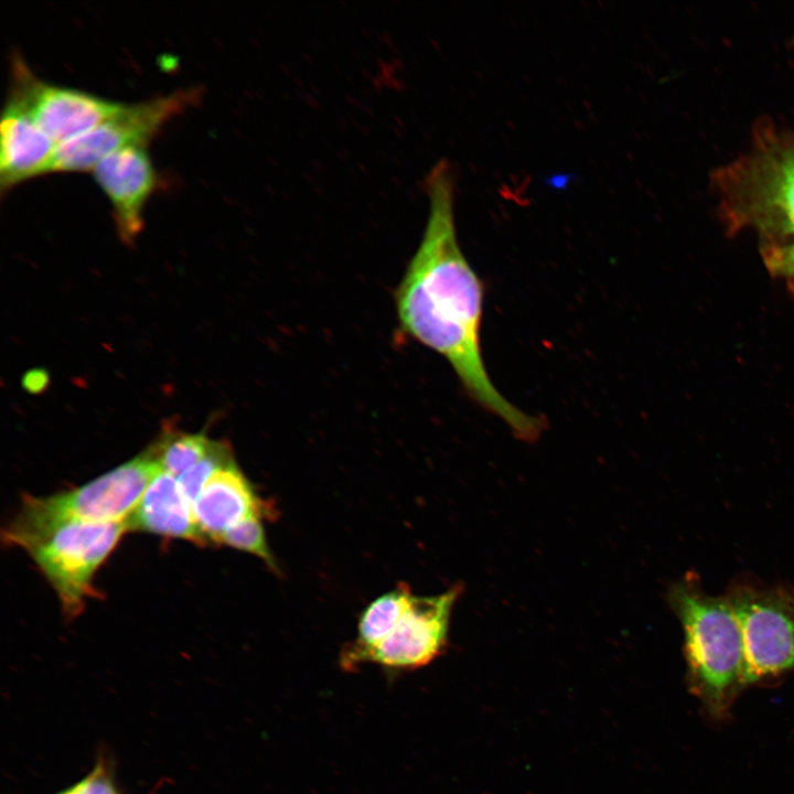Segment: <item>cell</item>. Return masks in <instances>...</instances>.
Segmentation results:
<instances>
[{"instance_id":"cell-19","label":"cell","mask_w":794,"mask_h":794,"mask_svg":"<svg viewBox=\"0 0 794 794\" xmlns=\"http://www.w3.org/2000/svg\"><path fill=\"white\" fill-rule=\"evenodd\" d=\"M768 259L769 264L776 269L794 275V243L788 246L773 248L769 251Z\"/></svg>"},{"instance_id":"cell-6","label":"cell","mask_w":794,"mask_h":794,"mask_svg":"<svg viewBox=\"0 0 794 794\" xmlns=\"http://www.w3.org/2000/svg\"><path fill=\"white\" fill-rule=\"evenodd\" d=\"M726 597L742 632L745 684L794 672V590L738 582Z\"/></svg>"},{"instance_id":"cell-17","label":"cell","mask_w":794,"mask_h":794,"mask_svg":"<svg viewBox=\"0 0 794 794\" xmlns=\"http://www.w3.org/2000/svg\"><path fill=\"white\" fill-rule=\"evenodd\" d=\"M234 460L229 443L215 440L211 450L198 462L176 478L183 494L191 505H193L210 478Z\"/></svg>"},{"instance_id":"cell-18","label":"cell","mask_w":794,"mask_h":794,"mask_svg":"<svg viewBox=\"0 0 794 794\" xmlns=\"http://www.w3.org/2000/svg\"><path fill=\"white\" fill-rule=\"evenodd\" d=\"M57 794H120L112 763L100 754L85 777Z\"/></svg>"},{"instance_id":"cell-1","label":"cell","mask_w":794,"mask_h":794,"mask_svg":"<svg viewBox=\"0 0 794 794\" xmlns=\"http://www.w3.org/2000/svg\"><path fill=\"white\" fill-rule=\"evenodd\" d=\"M429 216L417 250L394 291L399 331L441 355L466 395L533 441L545 421L508 401L492 383L481 347L484 286L465 258L454 223V183L446 160L426 180Z\"/></svg>"},{"instance_id":"cell-7","label":"cell","mask_w":794,"mask_h":794,"mask_svg":"<svg viewBox=\"0 0 794 794\" xmlns=\"http://www.w3.org/2000/svg\"><path fill=\"white\" fill-rule=\"evenodd\" d=\"M202 96L197 87L175 89L150 99L124 104L112 116L90 130L60 143L50 172L87 171L107 154L130 146H148L163 126Z\"/></svg>"},{"instance_id":"cell-15","label":"cell","mask_w":794,"mask_h":794,"mask_svg":"<svg viewBox=\"0 0 794 794\" xmlns=\"http://www.w3.org/2000/svg\"><path fill=\"white\" fill-rule=\"evenodd\" d=\"M214 441L203 432H184L168 425L148 449L162 471L179 478L211 450Z\"/></svg>"},{"instance_id":"cell-12","label":"cell","mask_w":794,"mask_h":794,"mask_svg":"<svg viewBox=\"0 0 794 794\" xmlns=\"http://www.w3.org/2000/svg\"><path fill=\"white\" fill-rule=\"evenodd\" d=\"M0 187L49 173L57 144L14 105L6 101L0 122Z\"/></svg>"},{"instance_id":"cell-14","label":"cell","mask_w":794,"mask_h":794,"mask_svg":"<svg viewBox=\"0 0 794 794\" xmlns=\"http://www.w3.org/2000/svg\"><path fill=\"white\" fill-rule=\"evenodd\" d=\"M414 593L406 583L382 594L362 612L354 641L341 654V665L346 670L356 668L358 659L377 645L395 626L409 605Z\"/></svg>"},{"instance_id":"cell-9","label":"cell","mask_w":794,"mask_h":794,"mask_svg":"<svg viewBox=\"0 0 794 794\" xmlns=\"http://www.w3.org/2000/svg\"><path fill=\"white\" fill-rule=\"evenodd\" d=\"M462 592L457 584L444 593L412 597L391 631L358 659L356 668L375 664L389 673L415 670L434 661L448 643L453 605Z\"/></svg>"},{"instance_id":"cell-20","label":"cell","mask_w":794,"mask_h":794,"mask_svg":"<svg viewBox=\"0 0 794 794\" xmlns=\"http://www.w3.org/2000/svg\"><path fill=\"white\" fill-rule=\"evenodd\" d=\"M50 377L44 369H31L28 371L22 377L23 388L31 394H39L43 391L49 385Z\"/></svg>"},{"instance_id":"cell-2","label":"cell","mask_w":794,"mask_h":794,"mask_svg":"<svg viewBox=\"0 0 794 794\" xmlns=\"http://www.w3.org/2000/svg\"><path fill=\"white\" fill-rule=\"evenodd\" d=\"M672 609L685 634L690 690L715 719L725 718L745 684L740 624L727 597L706 593L687 575L668 591Z\"/></svg>"},{"instance_id":"cell-4","label":"cell","mask_w":794,"mask_h":794,"mask_svg":"<svg viewBox=\"0 0 794 794\" xmlns=\"http://www.w3.org/2000/svg\"><path fill=\"white\" fill-rule=\"evenodd\" d=\"M128 530L126 521L67 522L21 540L23 548L55 590L64 613L77 616L96 594L93 578Z\"/></svg>"},{"instance_id":"cell-16","label":"cell","mask_w":794,"mask_h":794,"mask_svg":"<svg viewBox=\"0 0 794 794\" xmlns=\"http://www.w3.org/2000/svg\"><path fill=\"white\" fill-rule=\"evenodd\" d=\"M264 519L260 516H253L242 521L221 536L218 545L257 556L273 571L279 572L278 564L267 543Z\"/></svg>"},{"instance_id":"cell-13","label":"cell","mask_w":794,"mask_h":794,"mask_svg":"<svg viewBox=\"0 0 794 794\" xmlns=\"http://www.w3.org/2000/svg\"><path fill=\"white\" fill-rule=\"evenodd\" d=\"M126 524L128 530L206 545L178 479L162 470L149 483Z\"/></svg>"},{"instance_id":"cell-3","label":"cell","mask_w":794,"mask_h":794,"mask_svg":"<svg viewBox=\"0 0 794 794\" xmlns=\"http://www.w3.org/2000/svg\"><path fill=\"white\" fill-rule=\"evenodd\" d=\"M161 471L146 449L90 482L50 496L25 495L15 517L3 529V540L17 546L21 540L67 522H124L144 490Z\"/></svg>"},{"instance_id":"cell-5","label":"cell","mask_w":794,"mask_h":794,"mask_svg":"<svg viewBox=\"0 0 794 794\" xmlns=\"http://www.w3.org/2000/svg\"><path fill=\"white\" fill-rule=\"evenodd\" d=\"M763 141L719 173L721 203L740 222L794 234V141Z\"/></svg>"},{"instance_id":"cell-11","label":"cell","mask_w":794,"mask_h":794,"mask_svg":"<svg viewBox=\"0 0 794 794\" xmlns=\"http://www.w3.org/2000/svg\"><path fill=\"white\" fill-rule=\"evenodd\" d=\"M192 508L206 545H218L226 530L248 517L271 519L276 513L272 504L257 493L236 460L210 478Z\"/></svg>"},{"instance_id":"cell-8","label":"cell","mask_w":794,"mask_h":794,"mask_svg":"<svg viewBox=\"0 0 794 794\" xmlns=\"http://www.w3.org/2000/svg\"><path fill=\"white\" fill-rule=\"evenodd\" d=\"M7 101L24 111L58 146L116 114L124 104L39 78L23 57L11 55Z\"/></svg>"},{"instance_id":"cell-10","label":"cell","mask_w":794,"mask_h":794,"mask_svg":"<svg viewBox=\"0 0 794 794\" xmlns=\"http://www.w3.org/2000/svg\"><path fill=\"white\" fill-rule=\"evenodd\" d=\"M92 171L111 204L119 238L131 245L142 229L144 205L158 184L147 146L114 151Z\"/></svg>"}]
</instances>
